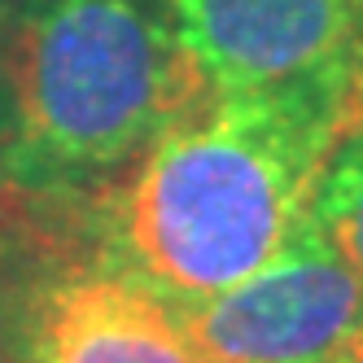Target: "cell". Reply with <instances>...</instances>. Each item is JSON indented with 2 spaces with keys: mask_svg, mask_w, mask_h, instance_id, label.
I'll return each instance as SVG.
<instances>
[{
  "mask_svg": "<svg viewBox=\"0 0 363 363\" xmlns=\"http://www.w3.org/2000/svg\"><path fill=\"white\" fill-rule=\"evenodd\" d=\"M171 311L206 363H363V280L315 215L267 267Z\"/></svg>",
  "mask_w": 363,
  "mask_h": 363,
  "instance_id": "3957f363",
  "label": "cell"
},
{
  "mask_svg": "<svg viewBox=\"0 0 363 363\" xmlns=\"http://www.w3.org/2000/svg\"><path fill=\"white\" fill-rule=\"evenodd\" d=\"M311 215L320 219V228L328 232L337 254H342L363 280V118L337 140L333 158L320 175Z\"/></svg>",
  "mask_w": 363,
  "mask_h": 363,
  "instance_id": "8992f818",
  "label": "cell"
},
{
  "mask_svg": "<svg viewBox=\"0 0 363 363\" xmlns=\"http://www.w3.org/2000/svg\"><path fill=\"white\" fill-rule=\"evenodd\" d=\"M215 92L363 79V0H162Z\"/></svg>",
  "mask_w": 363,
  "mask_h": 363,
  "instance_id": "277c9868",
  "label": "cell"
},
{
  "mask_svg": "<svg viewBox=\"0 0 363 363\" xmlns=\"http://www.w3.org/2000/svg\"><path fill=\"white\" fill-rule=\"evenodd\" d=\"M211 92L162 0H22L0 35V167L27 189L92 184Z\"/></svg>",
  "mask_w": 363,
  "mask_h": 363,
  "instance_id": "7a4b0ae2",
  "label": "cell"
},
{
  "mask_svg": "<svg viewBox=\"0 0 363 363\" xmlns=\"http://www.w3.org/2000/svg\"><path fill=\"white\" fill-rule=\"evenodd\" d=\"M0 363H206L167 298L114 263L66 267L18 306Z\"/></svg>",
  "mask_w": 363,
  "mask_h": 363,
  "instance_id": "5b68a950",
  "label": "cell"
},
{
  "mask_svg": "<svg viewBox=\"0 0 363 363\" xmlns=\"http://www.w3.org/2000/svg\"><path fill=\"white\" fill-rule=\"evenodd\" d=\"M363 79L211 92L175 118L110 197V263L171 306L267 267L315 206Z\"/></svg>",
  "mask_w": 363,
  "mask_h": 363,
  "instance_id": "6da1fadb",
  "label": "cell"
},
{
  "mask_svg": "<svg viewBox=\"0 0 363 363\" xmlns=\"http://www.w3.org/2000/svg\"><path fill=\"white\" fill-rule=\"evenodd\" d=\"M18 5H22V0H0V35H5V27H9V18H13Z\"/></svg>",
  "mask_w": 363,
  "mask_h": 363,
  "instance_id": "52a82bcc",
  "label": "cell"
}]
</instances>
